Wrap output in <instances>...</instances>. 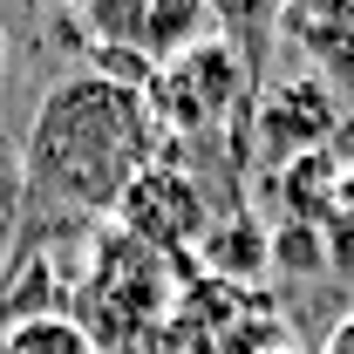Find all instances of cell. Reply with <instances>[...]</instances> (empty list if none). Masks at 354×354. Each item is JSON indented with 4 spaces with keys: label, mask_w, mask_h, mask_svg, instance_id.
<instances>
[{
    "label": "cell",
    "mask_w": 354,
    "mask_h": 354,
    "mask_svg": "<svg viewBox=\"0 0 354 354\" xmlns=\"http://www.w3.org/2000/svg\"><path fill=\"white\" fill-rule=\"evenodd\" d=\"M320 354H354V313H341V320L327 327V341H320Z\"/></svg>",
    "instance_id": "cell-10"
},
{
    "label": "cell",
    "mask_w": 354,
    "mask_h": 354,
    "mask_svg": "<svg viewBox=\"0 0 354 354\" xmlns=\"http://www.w3.org/2000/svg\"><path fill=\"white\" fill-rule=\"evenodd\" d=\"M0 75H7V41H0Z\"/></svg>",
    "instance_id": "cell-12"
},
{
    "label": "cell",
    "mask_w": 354,
    "mask_h": 354,
    "mask_svg": "<svg viewBox=\"0 0 354 354\" xmlns=\"http://www.w3.org/2000/svg\"><path fill=\"white\" fill-rule=\"evenodd\" d=\"M164 341L177 354H266V348H286V327H279V307L259 286L205 272V279H191L177 293Z\"/></svg>",
    "instance_id": "cell-3"
},
{
    "label": "cell",
    "mask_w": 354,
    "mask_h": 354,
    "mask_svg": "<svg viewBox=\"0 0 354 354\" xmlns=\"http://www.w3.org/2000/svg\"><path fill=\"white\" fill-rule=\"evenodd\" d=\"M266 354H300V348H293V341H286V348H266Z\"/></svg>",
    "instance_id": "cell-11"
},
{
    "label": "cell",
    "mask_w": 354,
    "mask_h": 354,
    "mask_svg": "<svg viewBox=\"0 0 354 354\" xmlns=\"http://www.w3.org/2000/svg\"><path fill=\"white\" fill-rule=\"evenodd\" d=\"M157 164V116L136 82L75 68L48 88L21 136L28 218H116L123 191Z\"/></svg>",
    "instance_id": "cell-1"
},
{
    "label": "cell",
    "mask_w": 354,
    "mask_h": 354,
    "mask_svg": "<svg viewBox=\"0 0 354 354\" xmlns=\"http://www.w3.org/2000/svg\"><path fill=\"white\" fill-rule=\"evenodd\" d=\"M177 272L171 259H157L150 245L123 239L116 225L95 232V252H88V279L75 293V327L95 354H143L164 327H171L177 307Z\"/></svg>",
    "instance_id": "cell-2"
},
{
    "label": "cell",
    "mask_w": 354,
    "mask_h": 354,
    "mask_svg": "<svg viewBox=\"0 0 354 354\" xmlns=\"http://www.w3.org/2000/svg\"><path fill=\"white\" fill-rule=\"evenodd\" d=\"M239 95H245V62H239V48L232 41H198L191 55H177L171 68H157L150 82H143V102H150V116H157V130H212L225 109H239Z\"/></svg>",
    "instance_id": "cell-6"
},
{
    "label": "cell",
    "mask_w": 354,
    "mask_h": 354,
    "mask_svg": "<svg viewBox=\"0 0 354 354\" xmlns=\"http://www.w3.org/2000/svg\"><path fill=\"white\" fill-rule=\"evenodd\" d=\"M0 354H95V348L82 341V327L68 313H28V320L7 327Z\"/></svg>",
    "instance_id": "cell-9"
},
{
    "label": "cell",
    "mask_w": 354,
    "mask_h": 354,
    "mask_svg": "<svg viewBox=\"0 0 354 354\" xmlns=\"http://www.w3.org/2000/svg\"><path fill=\"white\" fill-rule=\"evenodd\" d=\"M334 123H341V109H334V95L320 82H286V88H272L259 109V143L279 164H293V157H313Z\"/></svg>",
    "instance_id": "cell-7"
},
{
    "label": "cell",
    "mask_w": 354,
    "mask_h": 354,
    "mask_svg": "<svg viewBox=\"0 0 354 354\" xmlns=\"http://www.w3.org/2000/svg\"><path fill=\"white\" fill-rule=\"evenodd\" d=\"M82 28L109 55H123L136 68H171L177 55H191L198 41L218 35V14L205 0H88Z\"/></svg>",
    "instance_id": "cell-4"
},
{
    "label": "cell",
    "mask_w": 354,
    "mask_h": 354,
    "mask_svg": "<svg viewBox=\"0 0 354 354\" xmlns=\"http://www.w3.org/2000/svg\"><path fill=\"white\" fill-rule=\"evenodd\" d=\"M116 232L136 239V245H150L157 259H191L198 245H205V232H212V205H205V184L184 171V164H150V171L136 177L130 191H123V205H116Z\"/></svg>",
    "instance_id": "cell-5"
},
{
    "label": "cell",
    "mask_w": 354,
    "mask_h": 354,
    "mask_svg": "<svg viewBox=\"0 0 354 354\" xmlns=\"http://www.w3.org/2000/svg\"><path fill=\"white\" fill-rule=\"evenodd\" d=\"M205 272L212 279H239V286H252V272L266 266V232L259 218H245V212H225V218H212V232H205Z\"/></svg>",
    "instance_id": "cell-8"
}]
</instances>
